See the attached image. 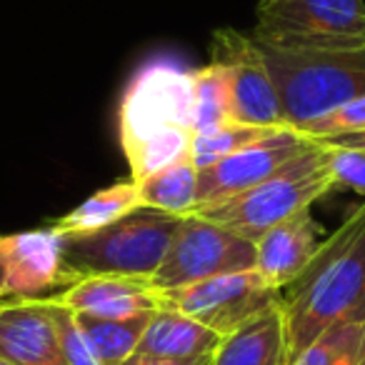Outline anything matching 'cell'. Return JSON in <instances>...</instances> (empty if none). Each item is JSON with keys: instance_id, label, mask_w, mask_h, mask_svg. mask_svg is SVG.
Instances as JSON below:
<instances>
[{"instance_id": "obj_1", "label": "cell", "mask_w": 365, "mask_h": 365, "mask_svg": "<svg viewBox=\"0 0 365 365\" xmlns=\"http://www.w3.org/2000/svg\"><path fill=\"white\" fill-rule=\"evenodd\" d=\"M280 310L290 360L333 325L365 320V198L280 290Z\"/></svg>"}, {"instance_id": "obj_2", "label": "cell", "mask_w": 365, "mask_h": 365, "mask_svg": "<svg viewBox=\"0 0 365 365\" xmlns=\"http://www.w3.org/2000/svg\"><path fill=\"white\" fill-rule=\"evenodd\" d=\"M193 73L178 61L158 58L145 63L123 91L118 138L133 182L190 158Z\"/></svg>"}, {"instance_id": "obj_3", "label": "cell", "mask_w": 365, "mask_h": 365, "mask_svg": "<svg viewBox=\"0 0 365 365\" xmlns=\"http://www.w3.org/2000/svg\"><path fill=\"white\" fill-rule=\"evenodd\" d=\"M335 190L330 170V150L325 143H315L280 170L258 182L255 188L225 198L220 203L200 205L195 215L208 218L248 240H258L265 230L293 215L310 210L315 200Z\"/></svg>"}, {"instance_id": "obj_4", "label": "cell", "mask_w": 365, "mask_h": 365, "mask_svg": "<svg viewBox=\"0 0 365 365\" xmlns=\"http://www.w3.org/2000/svg\"><path fill=\"white\" fill-rule=\"evenodd\" d=\"M180 223V215L143 205L96 233L61 235L71 285L91 275L153 278Z\"/></svg>"}, {"instance_id": "obj_5", "label": "cell", "mask_w": 365, "mask_h": 365, "mask_svg": "<svg viewBox=\"0 0 365 365\" xmlns=\"http://www.w3.org/2000/svg\"><path fill=\"white\" fill-rule=\"evenodd\" d=\"M258 48L278 88L285 125L303 130L325 113L365 96V46L335 53H288L263 43Z\"/></svg>"}, {"instance_id": "obj_6", "label": "cell", "mask_w": 365, "mask_h": 365, "mask_svg": "<svg viewBox=\"0 0 365 365\" xmlns=\"http://www.w3.org/2000/svg\"><path fill=\"white\" fill-rule=\"evenodd\" d=\"M253 41L288 53L365 46V0H260Z\"/></svg>"}, {"instance_id": "obj_7", "label": "cell", "mask_w": 365, "mask_h": 365, "mask_svg": "<svg viewBox=\"0 0 365 365\" xmlns=\"http://www.w3.org/2000/svg\"><path fill=\"white\" fill-rule=\"evenodd\" d=\"M255 268V243L208 218L190 213L182 218L163 263L150 283L158 293L200 283L225 273Z\"/></svg>"}, {"instance_id": "obj_8", "label": "cell", "mask_w": 365, "mask_h": 365, "mask_svg": "<svg viewBox=\"0 0 365 365\" xmlns=\"http://www.w3.org/2000/svg\"><path fill=\"white\" fill-rule=\"evenodd\" d=\"M278 300L280 290L265 283L263 275L253 268L165 290L160 293V308L188 315L223 338Z\"/></svg>"}, {"instance_id": "obj_9", "label": "cell", "mask_w": 365, "mask_h": 365, "mask_svg": "<svg viewBox=\"0 0 365 365\" xmlns=\"http://www.w3.org/2000/svg\"><path fill=\"white\" fill-rule=\"evenodd\" d=\"M210 53L213 63L225 73L230 120L253 128H283L285 118L278 88L253 36L223 28L213 36Z\"/></svg>"}, {"instance_id": "obj_10", "label": "cell", "mask_w": 365, "mask_h": 365, "mask_svg": "<svg viewBox=\"0 0 365 365\" xmlns=\"http://www.w3.org/2000/svg\"><path fill=\"white\" fill-rule=\"evenodd\" d=\"M318 140L305 135L298 128H275L268 135L248 143L238 153L198 170V208L200 205L220 203L238 193L255 188L258 182L270 178L275 170L310 150Z\"/></svg>"}, {"instance_id": "obj_11", "label": "cell", "mask_w": 365, "mask_h": 365, "mask_svg": "<svg viewBox=\"0 0 365 365\" xmlns=\"http://www.w3.org/2000/svg\"><path fill=\"white\" fill-rule=\"evenodd\" d=\"M0 263L6 268L3 300H46L71 285L63 240L53 228L0 235Z\"/></svg>"}, {"instance_id": "obj_12", "label": "cell", "mask_w": 365, "mask_h": 365, "mask_svg": "<svg viewBox=\"0 0 365 365\" xmlns=\"http://www.w3.org/2000/svg\"><path fill=\"white\" fill-rule=\"evenodd\" d=\"M0 360L66 365L46 300H0Z\"/></svg>"}, {"instance_id": "obj_13", "label": "cell", "mask_w": 365, "mask_h": 365, "mask_svg": "<svg viewBox=\"0 0 365 365\" xmlns=\"http://www.w3.org/2000/svg\"><path fill=\"white\" fill-rule=\"evenodd\" d=\"M53 300L71 308L73 313L115 320L155 313L160 308V293L153 288L150 278L130 275H91L68 285L53 295Z\"/></svg>"}, {"instance_id": "obj_14", "label": "cell", "mask_w": 365, "mask_h": 365, "mask_svg": "<svg viewBox=\"0 0 365 365\" xmlns=\"http://www.w3.org/2000/svg\"><path fill=\"white\" fill-rule=\"evenodd\" d=\"M320 243L323 228L315 223L310 210H303L273 225L255 240V270L263 275L265 283H270L275 290H283L303 273Z\"/></svg>"}, {"instance_id": "obj_15", "label": "cell", "mask_w": 365, "mask_h": 365, "mask_svg": "<svg viewBox=\"0 0 365 365\" xmlns=\"http://www.w3.org/2000/svg\"><path fill=\"white\" fill-rule=\"evenodd\" d=\"M210 365H290L280 300L223 335L210 355Z\"/></svg>"}, {"instance_id": "obj_16", "label": "cell", "mask_w": 365, "mask_h": 365, "mask_svg": "<svg viewBox=\"0 0 365 365\" xmlns=\"http://www.w3.org/2000/svg\"><path fill=\"white\" fill-rule=\"evenodd\" d=\"M220 335L203 323L170 308H158L148 320V328L138 345L140 355L170 360H190L213 355Z\"/></svg>"}, {"instance_id": "obj_17", "label": "cell", "mask_w": 365, "mask_h": 365, "mask_svg": "<svg viewBox=\"0 0 365 365\" xmlns=\"http://www.w3.org/2000/svg\"><path fill=\"white\" fill-rule=\"evenodd\" d=\"M138 208H143V203L135 182L133 180L115 182L110 188H103L98 193H93L91 198H86L78 208H73L71 213L58 218L51 228L58 235L96 233V230L125 218L128 213H133Z\"/></svg>"}, {"instance_id": "obj_18", "label": "cell", "mask_w": 365, "mask_h": 365, "mask_svg": "<svg viewBox=\"0 0 365 365\" xmlns=\"http://www.w3.org/2000/svg\"><path fill=\"white\" fill-rule=\"evenodd\" d=\"M135 185L140 193V203L145 208L180 215V218L195 213L198 208V168H195L193 158L163 168L155 175L145 178Z\"/></svg>"}, {"instance_id": "obj_19", "label": "cell", "mask_w": 365, "mask_h": 365, "mask_svg": "<svg viewBox=\"0 0 365 365\" xmlns=\"http://www.w3.org/2000/svg\"><path fill=\"white\" fill-rule=\"evenodd\" d=\"M153 313L135 315V318H93V315L76 313L93 353L101 365H123L138 353L140 338L148 328Z\"/></svg>"}, {"instance_id": "obj_20", "label": "cell", "mask_w": 365, "mask_h": 365, "mask_svg": "<svg viewBox=\"0 0 365 365\" xmlns=\"http://www.w3.org/2000/svg\"><path fill=\"white\" fill-rule=\"evenodd\" d=\"M290 365H365V320H350L328 328Z\"/></svg>"}, {"instance_id": "obj_21", "label": "cell", "mask_w": 365, "mask_h": 365, "mask_svg": "<svg viewBox=\"0 0 365 365\" xmlns=\"http://www.w3.org/2000/svg\"><path fill=\"white\" fill-rule=\"evenodd\" d=\"M230 123L228 83L218 63L193 73V133Z\"/></svg>"}, {"instance_id": "obj_22", "label": "cell", "mask_w": 365, "mask_h": 365, "mask_svg": "<svg viewBox=\"0 0 365 365\" xmlns=\"http://www.w3.org/2000/svg\"><path fill=\"white\" fill-rule=\"evenodd\" d=\"M275 128H253V125H240V123H223V125L208 128V130H200L193 135V158L195 168L203 170V168L213 165V163L223 160V158L238 153L240 148H245L248 143L258 140V138L268 135Z\"/></svg>"}, {"instance_id": "obj_23", "label": "cell", "mask_w": 365, "mask_h": 365, "mask_svg": "<svg viewBox=\"0 0 365 365\" xmlns=\"http://www.w3.org/2000/svg\"><path fill=\"white\" fill-rule=\"evenodd\" d=\"M46 303L48 310H51L53 325H56L58 345H61L66 365H101L96 353H93L91 343H88L86 333H83L81 323H78L76 313L53 298H46Z\"/></svg>"}, {"instance_id": "obj_24", "label": "cell", "mask_w": 365, "mask_h": 365, "mask_svg": "<svg viewBox=\"0 0 365 365\" xmlns=\"http://www.w3.org/2000/svg\"><path fill=\"white\" fill-rule=\"evenodd\" d=\"M365 130V96H358L353 101L343 103L335 110L325 113L308 128H303L305 135L313 140H328V138L350 135V133H363Z\"/></svg>"}, {"instance_id": "obj_25", "label": "cell", "mask_w": 365, "mask_h": 365, "mask_svg": "<svg viewBox=\"0 0 365 365\" xmlns=\"http://www.w3.org/2000/svg\"><path fill=\"white\" fill-rule=\"evenodd\" d=\"M328 150L335 188H348L353 193L365 195V150L333 145H328Z\"/></svg>"}, {"instance_id": "obj_26", "label": "cell", "mask_w": 365, "mask_h": 365, "mask_svg": "<svg viewBox=\"0 0 365 365\" xmlns=\"http://www.w3.org/2000/svg\"><path fill=\"white\" fill-rule=\"evenodd\" d=\"M123 365H210V355H205V358H190V360H170V358H153V355L135 353Z\"/></svg>"}, {"instance_id": "obj_27", "label": "cell", "mask_w": 365, "mask_h": 365, "mask_svg": "<svg viewBox=\"0 0 365 365\" xmlns=\"http://www.w3.org/2000/svg\"><path fill=\"white\" fill-rule=\"evenodd\" d=\"M318 143H325V145H333V148H355V150H365V130L350 133V135L328 138V140H318Z\"/></svg>"}, {"instance_id": "obj_28", "label": "cell", "mask_w": 365, "mask_h": 365, "mask_svg": "<svg viewBox=\"0 0 365 365\" xmlns=\"http://www.w3.org/2000/svg\"><path fill=\"white\" fill-rule=\"evenodd\" d=\"M6 298V268L0 263V300Z\"/></svg>"}, {"instance_id": "obj_29", "label": "cell", "mask_w": 365, "mask_h": 365, "mask_svg": "<svg viewBox=\"0 0 365 365\" xmlns=\"http://www.w3.org/2000/svg\"><path fill=\"white\" fill-rule=\"evenodd\" d=\"M0 365H11V363H6V360H0Z\"/></svg>"}]
</instances>
